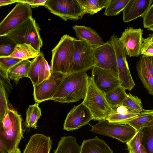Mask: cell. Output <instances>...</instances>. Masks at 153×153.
Wrapping results in <instances>:
<instances>
[{
  "label": "cell",
  "mask_w": 153,
  "mask_h": 153,
  "mask_svg": "<svg viewBox=\"0 0 153 153\" xmlns=\"http://www.w3.org/2000/svg\"><path fill=\"white\" fill-rule=\"evenodd\" d=\"M87 71L71 73L62 79L51 100L61 103L76 102L86 95L89 76Z\"/></svg>",
  "instance_id": "obj_1"
},
{
  "label": "cell",
  "mask_w": 153,
  "mask_h": 153,
  "mask_svg": "<svg viewBox=\"0 0 153 153\" xmlns=\"http://www.w3.org/2000/svg\"><path fill=\"white\" fill-rule=\"evenodd\" d=\"M21 116L15 110H9L3 120L0 122V139L4 143L8 153L18 148L24 138Z\"/></svg>",
  "instance_id": "obj_2"
},
{
  "label": "cell",
  "mask_w": 153,
  "mask_h": 153,
  "mask_svg": "<svg viewBox=\"0 0 153 153\" xmlns=\"http://www.w3.org/2000/svg\"><path fill=\"white\" fill-rule=\"evenodd\" d=\"M39 30V27L35 19L31 17L1 36L9 39L16 45L25 43L30 44L40 52L43 42Z\"/></svg>",
  "instance_id": "obj_3"
},
{
  "label": "cell",
  "mask_w": 153,
  "mask_h": 153,
  "mask_svg": "<svg viewBox=\"0 0 153 153\" xmlns=\"http://www.w3.org/2000/svg\"><path fill=\"white\" fill-rule=\"evenodd\" d=\"M76 38L68 35H64L52 50L51 73H70V64Z\"/></svg>",
  "instance_id": "obj_4"
},
{
  "label": "cell",
  "mask_w": 153,
  "mask_h": 153,
  "mask_svg": "<svg viewBox=\"0 0 153 153\" xmlns=\"http://www.w3.org/2000/svg\"><path fill=\"white\" fill-rule=\"evenodd\" d=\"M82 103L90 110L94 120H106L114 110L108 103L105 94L95 86L91 77H89L86 95Z\"/></svg>",
  "instance_id": "obj_5"
},
{
  "label": "cell",
  "mask_w": 153,
  "mask_h": 153,
  "mask_svg": "<svg viewBox=\"0 0 153 153\" xmlns=\"http://www.w3.org/2000/svg\"><path fill=\"white\" fill-rule=\"evenodd\" d=\"M91 131L95 134L111 137L126 143L138 132L128 124L111 123L106 120L99 121L92 126Z\"/></svg>",
  "instance_id": "obj_6"
},
{
  "label": "cell",
  "mask_w": 153,
  "mask_h": 153,
  "mask_svg": "<svg viewBox=\"0 0 153 153\" xmlns=\"http://www.w3.org/2000/svg\"><path fill=\"white\" fill-rule=\"evenodd\" d=\"M94 48L87 42L75 39L70 64V73L87 71L94 66Z\"/></svg>",
  "instance_id": "obj_7"
},
{
  "label": "cell",
  "mask_w": 153,
  "mask_h": 153,
  "mask_svg": "<svg viewBox=\"0 0 153 153\" xmlns=\"http://www.w3.org/2000/svg\"><path fill=\"white\" fill-rule=\"evenodd\" d=\"M45 6L65 21L82 19L85 14L79 0H47Z\"/></svg>",
  "instance_id": "obj_8"
},
{
  "label": "cell",
  "mask_w": 153,
  "mask_h": 153,
  "mask_svg": "<svg viewBox=\"0 0 153 153\" xmlns=\"http://www.w3.org/2000/svg\"><path fill=\"white\" fill-rule=\"evenodd\" d=\"M30 6L19 2L0 24V36H2L21 24L29 18L32 17Z\"/></svg>",
  "instance_id": "obj_9"
},
{
  "label": "cell",
  "mask_w": 153,
  "mask_h": 153,
  "mask_svg": "<svg viewBox=\"0 0 153 153\" xmlns=\"http://www.w3.org/2000/svg\"><path fill=\"white\" fill-rule=\"evenodd\" d=\"M94 66L108 70L118 77L116 56L110 40L94 48Z\"/></svg>",
  "instance_id": "obj_10"
},
{
  "label": "cell",
  "mask_w": 153,
  "mask_h": 153,
  "mask_svg": "<svg viewBox=\"0 0 153 153\" xmlns=\"http://www.w3.org/2000/svg\"><path fill=\"white\" fill-rule=\"evenodd\" d=\"M66 75L59 73H51L49 78L33 86L35 103L39 104L45 101L51 100L61 81Z\"/></svg>",
  "instance_id": "obj_11"
},
{
  "label": "cell",
  "mask_w": 153,
  "mask_h": 153,
  "mask_svg": "<svg viewBox=\"0 0 153 153\" xmlns=\"http://www.w3.org/2000/svg\"><path fill=\"white\" fill-rule=\"evenodd\" d=\"M93 119V116L90 110L82 103L74 105L68 113L63 128L67 131L77 129L88 124Z\"/></svg>",
  "instance_id": "obj_12"
},
{
  "label": "cell",
  "mask_w": 153,
  "mask_h": 153,
  "mask_svg": "<svg viewBox=\"0 0 153 153\" xmlns=\"http://www.w3.org/2000/svg\"><path fill=\"white\" fill-rule=\"evenodd\" d=\"M143 30L130 27L123 32L118 38L129 57H138L141 54V42Z\"/></svg>",
  "instance_id": "obj_13"
},
{
  "label": "cell",
  "mask_w": 153,
  "mask_h": 153,
  "mask_svg": "<svg viewBox=\"0 0 153 153\" xmlns=\"http://www.w3.org/2000/svg\"><path fill=\"white\" fill-rule=\"evenodd\" d=\"M91 77L97 87L104 94L121 85L118 78L111 72L96 66L92 68Z\"/></svg>",
  "instance_id": "obj_14"
},
{
  "label": "cell",
  "mask_w": 153,
  "mask_h": 153,
  "mask_svg": "<svg viewBox=\"0 0 153 153\" xmlns=\"http://www.w3.org/2000/svg\"><path fill=\"white\" fill-rule=\"evenodd\" d=\"M31 62L28 77L34 86L49 78L51 75V68L42 52Z\"/></svg>",
  "instance_id": "obj_15"
},
{
  "label": "cell",
  "mask_w": 153,
  "mask_h": 153,
  "mask_svg": "<svg viewBox=\"0 0 153 153\" xmlns=\"http://www.w3.org/2000/svg\"><path fill=\"white\" fill-rule=\"evenodd\" d=\"M118 77L121 85L126 90L131 91L135 84L130 71L125 49L119 48L115 50Z\"/></svg>",
  "instance_id": "obj_16"
},
{
  "label": "cell",
  "mask_w": 153,
  "mask_h": 153,
  "mask_svg": "<svg viewBox=\"0 0 153 153\" xmlns=\"http://www.w3.org/2000/svg\"><path fill=\"white\" fill-rule=\"evenodd\" d=\"M153 2L152 0H130L122 11L123 21L128 22L143 17Z\"/></svg>",
  "instance_id": "obj_17"
},
{
  "label": "cell",
  "mask_w": 153,
  "mask_h": 153,
  "mask_svg": "<svg viewBox=\"0 0 153 153\" xmlns=\"http://www.w3.org/2000/svg\"><path fill=\"white\" fill-rule=\"evenodd\" d=\"M52 142L50 136L36 133L30 137L22 153H50Z\"/></svg>",
  "instance_id": "obj_18"
},
{
  "label": "cell",
  "mask_w": 153,
  "mask_h": 153,
  "mask_svg": "<svg viewBox=\"0 0 153 153\" xmlns=\"http://www.w3.org/2000/svg\"><path fill=\"white\" fill-rule=\"evenodd\" d=\"M72 28L78 39L87 42L94 48L105 43L96 31L90 27L75 25L73 26Z\"/></svg>",
  "instance_id": "obj_19"
},
{
  "label": "cell",
  "mask_w": 153,
  "mask_h": 153,
  "mask_svg": "<svg viewBox=\"0 0 153 153\" xmlns=\"http://www.w3.org/2000/svg\"><path fill=\"white\" fill-rule=\"evenodd\" d=\"M138 76L149 94L153 95V77L149 67L147 56L143 55L136 64Z\"/></svg>",
  "instance_id": "obj_20"
},
{
  "label": "cell",
  "mask_w": 153,
  "mask_h": 153,
  "mask_svg": "<svg viewBox=\"0 0 153 153\" xmlns=\"http://www.w3.org/2000/svg\"><path fill=\"white\" fill-rule=\"evenodd\" d=\"M81 147L80 153H113L109 146L97 136L84 140Z\"/></svg>",
  "instance_id": "obj_21"
},
{
  "label": "cell",
  "mask_w": 153,
  "mask_h": 153,
  "mask_svg": "<svg viewBox=\"0 0 153 153\" xmlns=\"http://www.w3.org/2000/svg\"><path fill=\"white\" fill-rule=\"evenodd\" d=\"M31 64V61L29 59L23 60L17 63L8 71V78L17 84L20 79L28 77Z\"/></svg>",
  "instance_id": "obj_22"
},
{
  "label": "cell",
  "mask_w": 153,
  "mask_h": 153,
  "mask_svg": "<svg viewBox=\"0 0 153 153\" xmlns=\"http://www.w3.org/2000/svg\"><path fill=\"white\" fill-rule=\"evenodd\" d=\"M81 147L74 137H62L54 153H80Z\"/></svg>",
  "instance_id": "obj_23"
},
{
  "label": "cell",
  "mask_w": 153,
  "mask_h": 153,
  "mask_svg": "<svg viewBox=\"0 0 153 153\" xmlns=\"http://www.w3.org/2000/svg\"><path fill=\"white\" fill-rule=\"evenodd\" d=\"M40 53L31 45L25 43L16 45L13 53L8 56L24 60L35 58Z\"/></svg>",
  "instance_id": "obj_24"
},
{
  "label": "cell",
  "mask_w": 153,
  "mask_h": 153,
  "mask_svg": "<svg viewBox=\"0 0 153 153\" xmlns=\"http://www.w3.org/2000/svg\"><path fill=\"white\" fill-rule=\"evenodd\" d=\"M127 94L126 90L120 85L105 95L108 105L113 109L123 104Z\"/></svg>",
  "instance_id": "obj_25"
},
{
  "label": "cell",
  "mask_w": 153,
  "mask_h": 153,
  "mask_svg": "<svg viewBox=\"0 0 153 153\" xmlns=\"http://www.w3.org/2000/svg\"><path fill=\"white\" fill-rule=\"evenodd\" d=\"M153 117V109H143L138 116L127 122L126 124L129 125L138 131L146 127L152 120Z\"/></svg>",
  "instance_id": "obj_26"
},
{
  "label": "cell",
  "mask_w": 153,
  "mask_h": 153,
  "mask_svg": "<svg viewBox=\"0 0 153 153\" xmlns=\"http://www.w3.org/2000/svg\"><path fill=\"white\" fill-rule=\"evenodd\" d=\"M109 0H79L84 13L92 15L105 8Z\"/></svg>",
  "instance_id": "obj_27"
},
{
  "label": "cell",
  "mask_w": 153,
  "mask_h": 153,
  "mask_svg": "<svg viewBox=\"0 0 153 153\" xmlns=\"http://www.w3.org/2000/svg\"><path fill=\"white\" fill-rule=\"evenodd\" d=\"M38 104L29 105L26 110V117L25 126L26 128L37 129V123L42 115L41 110Z\"/></svg>",
  "instance_id": "obj_28"
},
{
  "label": "cell",
  "mask_w": 153,
  "mask_h": 153,
  "mask_svg": "<svg viewBox=\"0 0 153 153\" xmlns=\"http://www.w3.org/2000/svg\"><path fill=\"white\" fill-rule=\"evenodd\" d=\"M140 131L141 144L148 153H153V127H145Z\"/></svg>",
  "instance_id": "obj_29"
},
{
  "label": "cell",
  "mask_w": 153,
  "mask_h": 153,
  "mask_svg": "<svg viewBox=\"0 0 153 153\" xmlns=\"http://www.w3.org/2000/svg\"><path fill=\"white\" fill-rule=\"evenodd\" d=\"M130 0H109L105 8L104 14L106 16L118 15L123 11Z\"/></svg>",
  "instance_id": "obj_30"
},
{
  "label": "cell",
  "mask_w": 153,
  "mask_h": 153,
  "mask_svg": "<svg viewBox=\"0 0 153 153\" xmlns=\"http://www.w3.org/2000/svg\"><path fill=\"white\" fill-rule=\"evenodd\" d=\"M23 60L8 56L0 57V74L1 76L9 80L7 75L9 70L12 67Z\"/></svg>",
  "instance_id": "obj_31"
},
{
  "label": "cell",
  "mask_w": 153,
  "mask_h": 153,
  "mask_svg": "<svg viewBox=\"0 0 153 153\" xmlns=\"http://www.w3.org/2000/svg\"><path fill=\"white\" fill-rule=\"evenodd\" d=\"M140 113L135 112L118 113L113 110L106 120L111 123L126 124L127 122L137 117Z\"/></svg>",
  "instance_id": "obj_32"
},
{
  "label": "cell",
  "mask_w": 153,
  "mask_h": 153,
  "mask_svg": "<svg viewBox=\"0 0 153 153\" xmlns=\"http://www.w3.org/2000/svg\"><path fill=\"white\" fill-rule=\"evenodd\" d=\"M1 78L0 80V122L3 120L7 112L10 110L7 94Z\"/></svg>",
  "instance_id": "obj_33"
},
{
  "label": "cell",
  "mask_w": 153,
  "mask_h": 153,
  "mask_svg": "<svg viewBox=\"0 0 153 153\" xmlns=\"http://www.w3.org/2000/svg\"><path fill=\"white\" fill-rule=\"evenodd\" d=\"M122 105L139 113H140L143 109L140 99L137 96L132 95L130 93L127 94Z\"/></svg>",
  "instance_id": "obj_34"
},
{
  "label": "cell",
  "mask_w": 153,
  "mask_h": 153,
  "mask_svg": "<svg viewBox=\"0 0 153 153\" xmlns=\"http://www.w3.org/2000/svg\"><path fill=\"white\" fill-rule=\"evenodd\" d=\"M141 138L140 132L139 131L130 140L126 143L129 152L140 153Z\"/></svg>",
  "instance_id": "obj_35"
},
{
  "label": "cell",
  "mask_w": 153,
  "mask_h": 153,
  "mask_svg": "<svg viewBox=\"0 0 153 153\" xmlns=\"http://www.w3.org/2000/svg\"><path fill=\"white\" fill-rule=\"evenodd\" d=\"M149 56H153V46L151 44L150 38H142L141 46V54Z\"/></svg>",
  "instance_id": "obj_36"
},
{
  "label": "cell",
  "mask_w": 153,
  "mask_h": 153,
  "mask_svg": "<svg viewBox=\"0 0 153 153\" xmlns=\"http://www.w3.org/2000/svg\"><path fill=\"white\" fill-rule=\"evenodd\" d=\"M8 40V43H3L0 45V57L8 56L11 55L14 51L16 45Z\"/></svg>",
  "instance_id": "obj_37"
},
{
  "label": "cell",
  "mask_w": 153,
  "mask_h": 153,
  "mask_svg": "<svg viewBox=\"0 0 153 153\" xmlns=\"http://www.w3.org/2000/svg\"><path fill=\"white\" fill-rule=\"evenodd\" d=\"M143 18L144 28L148 29L153 25V2Z\"/></svg>",
  "instance_id": "obj_38"
},
{
  "label": "cell",
  "mask_w": 153,
  "mask_h": 153,
  "mask_svg": "<svg viewBox=\"0 0 153 153\" xmlns=\"http://www.w3.org/2000/svg\"><path fill=\"white\" fill-rule=\"evenodd\" d=\"M47 0H16L15 1L16 2H22L27 4L30 6L32 8L37 7L40 6H44L45 5Z\"/></svg>",
  "instance_id": "obj_39"
},
{
  "label": "cell",
  "mask_w": 153,
  "mask_h": 153,
  "mask_svg": "<svg viewBox=\"0 0 153 153\" xmlns=\"http://www.w3.org/2000/svg\"><path fill=\"white\" fill-rule=\"evenodd\" d=\"M147 56L150 71L153 77V56Z\"/></svg>",
  "instance_id": "obj_40"
},
{
  "label": "cell",
  "mask_w": 153,
  "mask_h": 153,
  "mask_svg": "<svg viewBox=\"0 0 153 153\" xmlns=\"http://www.w3.org/2000/svg\"><path fill=\"white\" fill-rule=\"evenodd\" d=\"M16 2L14 0H0V6H5Z\"/></svg>",
  "instance_id": "obj_41"
},
{
  "label": "cell",
  "mask_w": 153,
  "mask_h": 153,
  "mask_svg": "<svg viewBox=\"0 0 153 153\" xmlns=\"http://www.w3.org/2000/svg\"><path fill=\"white\" fill-rule=\"evenodd\" d=\"M0 152L1 153H8L4 143L1 139H0Z\"/></svg>",
  "instance_id": "obj_42"
},
{
  "label": "cell",
  "mask_w": 153,
  "mask_h": 153,
  "mask_svg": "<svg viewBox=\"0 0 153 153\" xmlns=\"http://www.w3.org/2000/svg\"><path fill=\"white\" fill-rule=\"evenodd\" d=\"M140 153H148L143 147L141 144L140 146Z\"/></svg>",
  "instance_id": "obj_43"
},
{
  "label": "cell",
  "mask_w": 153,
  "mask_h": 153,
  "mask_svg": "<svg viewBox=\"0 0 153 153\" xmlns=\"http://www.w3.org/2000/svg\"><path fill=\"white\" fill-rule=\"evenodd\" d=\"M147 126H150L153 127V117L152 120L146 126V127Z\"/></svg>",
  "instance_id": "obj_44"
},
{
  "label": "cell",
  "mask_w": 153,
  "mask_h": 153,
  "mask_svg": "<svg viewBox=\"0 0 153 153\" xmlns=\"http://www.w3.org/2000/svg\"><path fill=\"white\" fill-rule=\"evenodd\" d=\"M151 44L153 46V33L150 34L149 36Z\"/></svg>",
  "instance_id": "obj_45"
},
{
  "label": "cell",
  "mask_w": 153,
  "mask_h": 153,
  "mask_svg": "<svg viewBox=\"0 0 153 153\" xmlns=\"http://www.w3.org/2000/svg\"><path fill=\"white\" fill-rule=\"evenodd\" d=\"M11 153H21L20 149L18 148L13 151Z\"/></svg>",
  "instance_id": "obj_46"
},
{
  "label": "cell",
  "mask_w": 153,
  "mask_h": 153,
  "mask_svg": "<svg viewBox=\"0 0 153 153\" xmlns=\"http://www.w3.org/2000/svg\"><path fill=\"white\" fill-rule=\"evenodd\" d=\"M148 29L153 32V25L148 28Z\"/></svg>",
  "instance_id": "obj_47"
},
{
  "label": "cell",
  "mask_w": 153,
  "mask_h": 153,
  "mask_svg": "<svg viewBox=\"0 0 153 153\" xmlns=\"http://www.w3.org/2000/svg\"><path fill=\"white\" fill-rule=\"evenodd\" d=\"M129 153H132L131 152H129Z\"/></svg>",
  "instance_id": "obj_48"
}]
</instances>
